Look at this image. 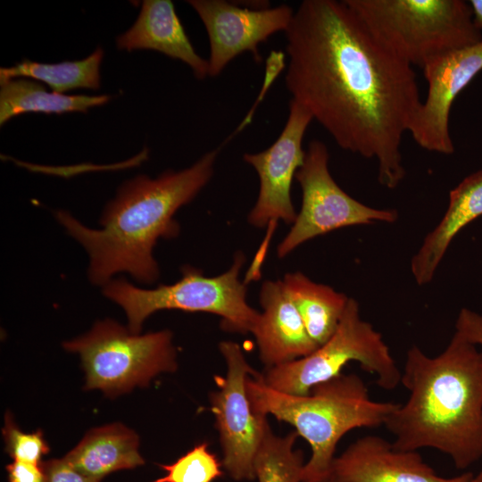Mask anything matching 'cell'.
I'll list each match as a JSON object with an SVG mask.
<instances>
[{"label":"cell","mask_w":482,"mask_h":482,"mask_svg":"<svg viewBox=\"0 0 482 482\" xmlns=\"http://www.w3.org/2000/svg\"><path fill=\"white\" fill-rule=\"evenodd\" d=\"M2 433L5 451L13 461L40 464L42 457L50 451L41 430L34 433L22 432L9 412L4 416Z\"/></svg>","instance_id":"cb8c5ba5"},{"label":"cell","mask_w":482,"mask_h":482,"mask_svg":"<svg viewBox=\"0 0 482 482\" xmlns=\"http://www.w3.org/2000/svg\"><path fill=\"white\" fill-rule=\"evenodd\" d=\"M298 436L295 430L279 436L268 429L254 460L258 482H302L303 454L295 449Z\"/></svg>","instance_id":"7402d4cb"},{"label":"cell","mask_w":482,"mask_h":482,"mask_svg":"<svg viewBox=\"0 0 482 482\" xmlns=\"http://www.w3.org/2000/svg\"><path fill=\"white\" fill-rule=\"evenodd\" d=\"M328 159L324 143L316 139L309 143L303 163L295 177L302 188V206L278 246L280 258L304 242L333 230L375 222L391 223L398 218L395 210L376 209L346 194L332 178Z\"/></svg>","instance_id":"9c48e42d"},{"label":"cell","mask_w":482,"mask_h":482,"mask_svg":"<svg viewBox=\"0 0 482 482\" xmlns=\"http://www.w3.org/2000/svg\"><path fill=\"white\" fill-rule=\"evenodd\" d=\"M218 153L212 150L179 171L166 170L155 179L138 175L124 182L104 209L102 229L87 228L66 211L55 212L66 232L87 251L91 283L104 287L121 272L145 284L159 278L154 248L160 238L179 234L174 215L210 181Z\"/></svg>","instance_id":"7a4b0ae2"},{"label":"cell","mask_w":482,"mask_h":482,"mask_svg":"<svg viewBox=\"0 0 482 482\" xmlns=\"http://www.w3.org/2000/svg\"><path fill=\"white\" fill-rule=\"evenodd\" d=\"M482 216V170L464 178L449 193L447 209L436 227L424 238L411 262L419 286L434 278L453 239L470 222Z\"/></svg>","instance_id":"e0dca14e"},{"label":"cell","mask_w":482,"mask_h":482,"mask_svg":"<svg viewBox=\"0 0 482 482\" xmlns=\"http://www.w3.org/2000/svg\"><path fill=\"white\" fill-rule=\"evenodd\" d=\"M262 312L252 332L267 369L303 358L319 346L287 295L281 280H266L260 290Z\"/></svg>","instance_id":"9a60e30c"},{"label":"cell","mask_w":482,"mask_h":482,"mask_svg":"<svg viewBox=\"0 0 482 482\" xmlns=\"http://www.w3.org/2000/svg\"><path fill=\"white\" fill-rule=\"evenodd\" d=\"M244 262L243 253L236 254L231 267L215 277L187 266L178 281L152 289L137 287L122 278H115L103 287V293L123 309L128 328L135 334L140 333L151 314L162 310L212 313L220 317L223 329L252 333L260 312L246 301V285L239 278Z\"/></svg>","instance_id":"8992f818"},{"label":"cell","mask_w":482,"mask_h":482,"mask_svg":"<svg viewBox=\"0 0 482 482\" xmlns=\"http://www.w3.org/2000/svg\"><path fill=\"white\" fill-rule=\"evenodd\" d=\"M401 383L408 400L385 426L394 447L438 450L464 470L482 457V351L455 330L445 349L430 357L412 345Z\"/></svg>","instance_id":"3957f363"},{"label":"cell","mask_w":482,"mask_h":482,"mask_svg":"<svg viewBox=\"0 0 482 482\" xmlns=\"http://www.w3.org/2000/svg\"><path fill=\"white\" fill-rule=\"evenodd\" d=\"M286 86L344 150L374 159L386 188L405 177L401 145L420 106L412 66L343 1L304 0L287 29Z\"/></svg>","instance_id":"6da1fadb"},{"label":"cell","mask_w":482,"mask_h":482,"mask_svg":"<svg viewBox=\"0 0 482 482\" xmlns=\"http://www.w3.org/2000/svg\"><path fill=\"white\" fill-rule=\"evenodd\" d=\"M246 390L258 414L291 424L311 447L302 482H329L339 440L349 431L386 424L398 403L373 401L362 379L343 374L313 386L306 395H294L268 386L261 374L251 376Z\"/></svg>","instance_id":"277c9868"},{"label":"cell","mask_w":482,"mask_h":482,"mask_svg":"<svg viewBox=\"0 0 482 482\" xmlns=\"http://www.w3.org/2000/svg\"><path fill=\"white\" fill-rule=\"evenodd\" d=\"M117 47L131 52L158 51L188 65L198 79L209 76L208 60L195 50L170 0H145L137 21L116 39Z\"/></svg>","instance_id":"2e32d148"},{"label":"cell","mask_w":482,"mask_h":482,"mask_svg":"<svg viewBox=\"0 0 482 482\" xmlns=\"http://www.w3.org/2000/svg\"><path fill=\"white\" fill-rule=\"evenodd\" d=\"M165 475L153 482H213L223 474L222 462L208 449V443L195 445L170 464H159Z\"/></svg>","instance_id":"603a6c76"},{"label":"cell","mask_w":482,"mask_h":482,"mask_svg":"<svg viewBox=\"0 0 482 482\" xmlns=\"http://www.w3.org/2000/svg\"><path fill=\"white\" fill-rule=\"evenodd\" d=\"M103 57V49L97 47L90 55L78 61L42 63L25 59L11 67L1 68L0 83L26 78L44 82L52 91L60 94L76 88L98 89Z\"/></svg>","instance_id":"44dd1931"},{"label":"cell","mask_w":482,"mask_h":482,"mask_svg":"<svg viewBox=\"0 0 482 482\" xmlns=\"http://www.w3.org/2000/svg\"><path fill=\"white\" fill-rule=\"evenodd\" d=\"M138 449V436L113 423L90 429L64 458L82 473L102 480L110 473L144 465Z\"/></svg>","instance_id":"ac0fdd59"},{"label":"cell","mask_w":482,"mask_h":482,"mask_svg":"<svg viewBox=\"0 0 482 482\" xmlns=\"http://www.w3.org/2000/svg\"><path fill=\"white\" fill-rule=\"evenodd\" d=\"M62 345L79 354L86 388L100 389L111 397L145 386L157 375L178 368L169 330L135 334L112 320H104Z\"/></svg>","instance_id":"52a82bcc"},{"label":"cell","mask_w":482,"mask_h":482,"mask_svg":"<svg viewBox=\"0 0 482 482\" xmlns=\"http://www.w3.org/2000/svg\"><path fill=\"white\" fill-rule=\"evenodd\" d=\"M350 362H357L374 375L384 389H394L401 383L402 372L388 346L381 334L361 318L353 298H349L337 330L326 343L303 358L267 369L261 377L274 390L306 395L316 385L340 375Z\"/></svg>","instance_id":"ba28073f"},{"label":"cell","mask_w":482,"mask_h":482,"mask_svg":"<svg viewBox=\"0 0 482 482\" xmlns=\"http://www.w3.org/2000/svg\"><path fill=\"white\" fill-rule=\"evenodd\" d=\"M470 482H482V469L477 476H473Z\"/></svg>","instance_id":"f1b7e54d"},{"label":"cell","mask_w":482,"mask_h":482,"mask_svg":"<svg viewBox=\"0 0 482 482\" xmlns=\"http://www.w3.org/2000/svg\"><path fill=\"white\" fill-rule=\"evenodd\" d=\"M219 350L227 371L214 376L217 389L210 394V403L222 448V466L234 480H253L256 453L270 428L267 416L253 411L247 395V378L259 373L237 343L222 341Z\"/></svg>","instance_id":"30bf717a"},{"label":"cell","mask_w":482,"mask_h":482,"mask_svg":"<svg viewBox=\"0 0 482 482\" xmlns=\"http://www.w3.org/2000/svg\"><path fill=\"white\" fill-rule=\"evenodd\" d=\"M5 469L9 482H45L42 463L13 461Z\"/></svg>","instance_id":"4316f807"},{"label":"cell","mask_w":482,"mask_h":482,"mask_svg":"<svg viewBox=\"0 0 482 482\" xmlns=\"http://www.w3.org/2000/svg\"><path fill=\"white\" fill-rule=\"evenodd\" d=\"M1 84L0 124L28 112L62 114L87 112L110 100V96L65 95L49 92L38 81L17 78Z\"/></svg>","instance_id":"ffe728a7"},{"label":"cell","mask_w":482,"mask_h":482,"mask_svg":"<svg viewBox=\"0 0 482 482\" xmlns=\"http://www.w3.org/2000/svg\"><path fill=\"white\" fill-rule=\"evenodd\" d=\"M455 330L482 347V315L466 308L461 309L456 320Z\"/></svg>","instance_id":"484cf974"},{"label":"cell","mask_w":482,"mask_h":482,"mask_svg":"<svg viewBox=\"0 0 482 482\" xmlns=\"http://www.w3.org/2000/svg\"><path fill=\"white\" fill-rule=\"evenodd\" d=\"M428 95L409 132L423 149L442 154L454 152L449 120L458 95L482 71V40L428 62L422 68Z\"/></svg>","instance_id":"4fadbf2b"},{"label":"cell","mask_w":482,"mask_h":482,"mask_svg":"<svg viewBox=\"0 0 482 482\" xmlns=\"http://www.w3.org/2000/svg\"><path fill=\"white\" fill-rule=\"evenodd\" d=\"M281 282L311 338L318 346L326 343L337 330L349 297L298 271L286 274Z\"/></svg>","instance_id":"d6986e66"},{"label":"cell","mask_w":482,"mask_h":482,"mask_svg":"<svg viewBox=\"0 0 482 482\" xmlns=\"http://www.w3.org/2000/svg\"><path fill=\"white\" fill-rule=\"evenodd\" d=\"M42 467L45 482H101L77 470L64 457L42 461Z\"/></svg>","instance_id":"d4e9b609"},{"label":"cell","mask_w":482,"mask_h":482,"mask_svg":"<svg viewBox=\"0 0 482 482\" xmlns=\"http://www.w3.org/2000/svg\"><path fill=\"white\" fill-rule=\"evenodd\" d=\"M470 472L438 476L417 451H403L378 436L351 444L331 468L329 482H470Z\"/></svg>","instance_id":"5bb4252c"},{"label":"cell","mask_w":482,"mask_h":482,"mask_svg":"<svg viewBox=\"0 0 482 482\" xmlns=\"http://www.w3.org/2000/svg\"><path fill=\"white\" fill-rule=\"evenodd\" d=\"M207 31L210 43L209 76L216 77L237 55L249 51L255 62L262 57L260 43L278 31H287L294 12L287 4L252 9L223 0H190Z\"/></svg>","instance_id":"7c38bea8"},{"label":"cell","mask_w":482,"mask_h":482,"mask_svg":"<svg viewBox=\"0 0 482 482\" xmlns=\"http://www.w3.org/2000/svg\"><path fill=\"white\" fill-rule=\"evenodd\" d=\"M312 120L305 107L291 99L287 122L276 141L264 151L244 154L245 162L253 167L260 180L258 198L248 215L253 227L295 220L291 186L304 161L303 138Z\"/></svg>","instance_id":"8fae6325"},{"label":"cell","mask_w":482,"mask_h":482,"mask_svg":"<svg viewBox=\"0 0 482 482\" xmlns=\"http://www.w3.org/2000/svg\"><path fill=\"white\" fill-rule=\"evenodd\" d=\"M387 49L411 66L482 40L469 2L344 0Z\"/></svg>","instance_id":"5b68a950"},{"label":"cell","mask_w":482,"mask_h":482,"mask_svg":"<svg viewBox=\"0 0 482 482\" xmlns=\"http://www.w3.org/2000/svg\"><path fill=\"white\" fill-rule=\"evenodd\" d=\"M469 4L472 11L474 24L482 30V0H470Z\"/></svg>","instance_id":"83f0119b"}]
</instances>
